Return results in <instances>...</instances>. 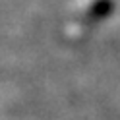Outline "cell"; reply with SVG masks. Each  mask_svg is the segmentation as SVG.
<instances>
[{
    "label": "cell",
    "instance_id": "6da1fadb",
    "mask_svg": "<svg viewBox=\"0 0 120 120\" xmlns=\"http://www.w3.org/2000/svg\"><path fill=\"white\" fill-rule=\"evenodd\" d=\"M112 10H114V0H93L87 6V10L83 12L81 21H85V23H97V21L105 19L109 14H112Z\"/></svg>",
    "mask_w": 120,
    "mask_h": 120
}]
</instances>
